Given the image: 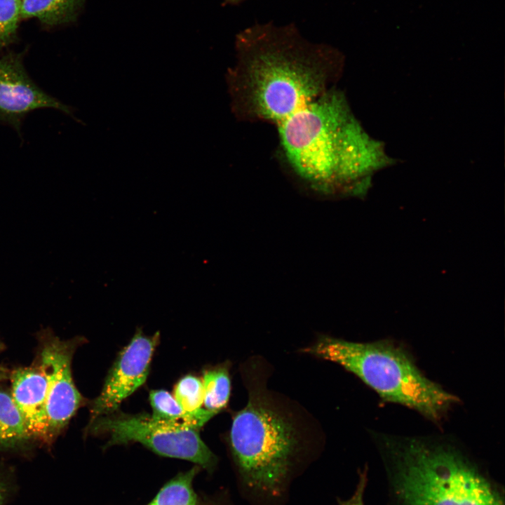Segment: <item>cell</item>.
<instances>
[{
	"label": "cell",
	"mask_w": 505,
	"mask_h": 505,
	"mask_svg": "<svg viewBox=\"0 0 505 505\" xmlns=\"http://www.w3.org/2000/svg\"><path fill=\"white\" fill-rule=\"evenodd\" d=\"M73 342L51 337L43 344L39 369L46 379V414L50 440L68 424L83 402L72 375Z\"/></svg>",
	"instance_id": "obj_7"
},
{
	"label": "cell",
	"mask_w": 505,
	"mask_h": 505,
	"mask_svg": "<svg viewBox=\"0 0 505 505\" xmlns=\"http://www.w3.org/2000/svg\"><path fill=\"white\" fill-rule=\"evenodd\" d=\"M304 352L342 366L389 403L413 410L436 423L459 400L429 379L398 344L354 342L323 337Z\"/></svg>",
	"instance_id": "obj_3"
},
{
	"label": "cell",
	"mask_w": 505,
	"mask_h": 505,
	"mask_svg": "<svg viewBox=\"0 0 505 505\" xmlns=\"http://www.w3.org/2000/svg\"><path fill=\"white\" fill-rule=\"evenodd\" d=\"M42 108L72 115L69 107L46 93L29 77L23 65V53H10L1 57L0 123L12 126L21 136L24 118Z\"/></svg>",
	"instance_id": "obj_8"
},
{
	"label": "cell",
	"mask_w": 505,
	"mask_h": 505,
	"mask_svg": "<svg viewBox=\"0 0 505 505\" xmlns=\"http://www.w3.org/2000/svg\"><path fill=\"white\" fill-rule=\"evenodd\" d=\"M245 1H246V0H224L222 5L223 6H227V5L235 6V5H238Z\"/></svg>",
	"instance_id": "obj_19"
},
{
	"label": "cell",
	"mask_w": 505,
	"mask_h": 505,
	"mask_svg": "<svg viewBox=\"0 0 505 505\" xmlns=\"http://www.w3.org/2000/svg\"><path fill=\"white\" fill-rule=\"evenodd\" d=\"M159 339V332L147 336L140 329L136 331L119 354L99 396L93 400L90 422L117 412L122 401L145 382Z\"/></svg>",
	"instance_id": "obj_6"
},
{
	"label": "cell",
	"mask_w": 505,
	"mask_h": 505,
	"mask_svg": "<svg viewBox=\"0 0 505 505\" xmlns=\"http://www.w3.org/2000/svg\"><path fill=\"white\" fill-rule=\"evenodd\" d=\"M173 396L186 412H196L203 403L202 380L191 375L183 377L176 384Z\"/></svg>",
	"instance_id": "obj_15"
},
{
	"label": "cell",
	"mask_w": 505,
	"mask_h": 505,
	"mask_svg": "<svg viewBox=\"0 0 505 505\" xmlns=\"http://www.w3.org/2000/svg\"><path fill=\"white\" fill-rule=\"evenodd\" d=\"M89 424L90 432L108 435L107 446L140 443L161 456L188 460L208 469L216 462L198 430L194 429L159 422L146 415L118 411Z\"/></svg>",
	"instance_id": "obj_5"
},
{
	"label": "cell",
	"mask_w": 505,
	"mask_h": 505,
	"mask_svg": "<svg viewBox=\"0 0 505 505\" xmlns=\"http://www.w3.org/2000/svg\"><path fill=\"white\" fill-rule=\"evenodd\" d=\"M11 396L29 433L34 438L48 441L46 414V379L40 369L18 368L11 375Z\"/></svg>",
	"instance_id": "obj_9"
},
{
	"label": "cell",
	"mask_w": 505,
	"mask_h": 505,
	"mask_svg": "<svg viewBox=\"0 0 505 505\" xmlns=\"http://www.w3.org/2000/svg\"><path fill=\"white\" fill-rule=\"evenodd\" d=\"M228 73L237 117L274 124L283 157L314 191L335 195L364 170L371 139L337 88L344 56L294 24L256 23L235 39Z\"/></svg>",
	"instance_id": "obj_1"
},
{
	"label": "cell",
	"mask_w": 505,
	"mask_h": 505,
	"mask_svg": "<svg viewBox=\"0 0 505 505\" xmlns=\"http://www.w3.org/2000/svg\"><path fill=\"white\" fill-rule=\"evenodd\" d=\"M375 438L392 505H505L503 487L454 440Z\"/></svg>",
	"instance_id": "obj_2"
},
{
	"label": "cell",
	"mask_w": 505,
	"mask_h": 505,
	"mask_svg": "<svg viewBox=\"0 0 505 505\" xmlns=\"http://www.w3.org/2000/svg\"><path fill=\"white\" fill-rule=\"evenodd\" d=\"M368 483L367 470L360 472L356 489L353 495L340 505H365L363 497Z\"/></svg>",
	"instance_id": "obj_17"
},
{
	"label": "cell",
	"mask_w": 505,
	"mask_h": 505,
	"mask_svg": "<svg viewBox=\"0 0 505 505\" xmlns=\"http://www.w3.org/2000/svg\"><path fill=\"white\" fill-rule=\"evenodd\" d=\"M11 490V484L9 478L6 473L0 471V505L5 504Z\"/></svg>",
	"instance_id": "obj_18"
},
{
	"label": "cell",
	"mask_w": 505,
	"mask_h": 505,
	"mask_svg": "<svg viewBox=\"0 0 505 505\" xmlns=\"http://www.w3.org/2000/svg\"><path fill=\"white\" fill-rule=\"evenodd\" d=\"M231 450L246 483L274 492L285 479L298 443L293 423L265 396L254 393L230 431Z\"/></svg>",
	"instance_id": "obj_4"
},
{
	"label": "cell",
	"mask_w": 505,
	"mask_h": 505,
	"mask_svg": "<svg viewBox=\"0 0 505 505\" xmlns=\"http://www.w3.org/2000/svg\"><path fill=\"white\" fill-rule=\"evenodd\" d=\"M86 0H21L20 18H35L48 25L74 22Z\"/></svg>",
	"instance_id": "obj_11"
},
{
	"label": "cell",
	"mask_w": 505,
	"mask_h": 505,
	"mask_svg": "<svg viewBox=\"0 0 505 505\" xmlns=\"http://www.w3.org/2000/svg\"><path fill=\"white\" fill-rule=\"evenodd\" d=\"M21 0H0V48L14 39L20 19Z\"/></svg>",
	"instance_id": "obj_16"
},
{
	"label": "cell",
	"mask_w": 505,
	"mask_h": 505,
	"mask_svg": "<svg viewBox=\"0 0 505 505\" xmlns=\"http://www.w3.org/2000/svg\"><path fill=\"white\" fill-rule=\"evenodd\" d=\"M32 440L11 394L0 391V450L22 447Z\"/></svg>",
	"instance_id": "obj_12"
},
{
	"label": "cell",
	"mask_w": 505,
	"mask_h": 505,
	"mask_svg": "<svg viewBox=\"0 0 505 505\" xmlns=\"http://www.w3.org/2000/svg\"><path fill=\"white\" fill-rule=\"evenodd\" d=\"M202 384L205 409L217 414L226 407L229 399L231 382L228 370L217 367L204 371Z\"/></svg>",
	"instance_id": "obj_14"
},
{
	"label": "cell",
	"mask_w": 505,
	"mask_h": 505,
	"mask_svg": "<svg viewBox=\"0 0 505 505\" xmlns=\"http://www.w3.org/2000/svg\"><path fill=\"white\" fill-rule=\"evenodd\" d=\"M198 468L182 473L166 483L147 505H198L192 481Z\"/></svg>",
	"instance_id": "obj_13"
},
{
	"label": "cell",
	"mask_w": 505,
	"mask_h": 505,
	"mask_svg": "<svg viewBox=\"0 0 505 505\" xmlns=\"http://www.w3.org/2000/svg\"><path fill=\"white\" fill-rule=\"evenodd\" d=\"M7 376H8L7 372L4 369L0 368V381H2L4 379H6Z\"/></svg>",
	"instance_id": "obj_20"
},
{
	"label": "cell",
	"mask_w": 505,
	"mask_h": 505,
	"mask_svg": "<svg viewBox=\"0 0 505 505\" xmlns=\"http://www.w3.org/2000/svg\"><path fill=\"white\" fill-rule=\"evenodd\" d=\"M152 408L151 418L155 421L173 425H181L196 430L201 428L216 414L205 408L194 413L186 412L169 392L154 390L150 392Z\"/></svg>",
	"instance_id": "obj_10"
},
{
	"label": "cell",
	"mask_w": 505,
	"mask_h": 505,
	"mask_svg": "<svg viewBox=\"0 0 505 505\" xmlns=\"http://www.w3.org/2000/svg\"><path fill=\"white\" fill-rule=\"evenodd\" d=\"M1 342H0V349H1Z\"/></svg>",
	"instance_id": "obj_21"
}]
</instances>
